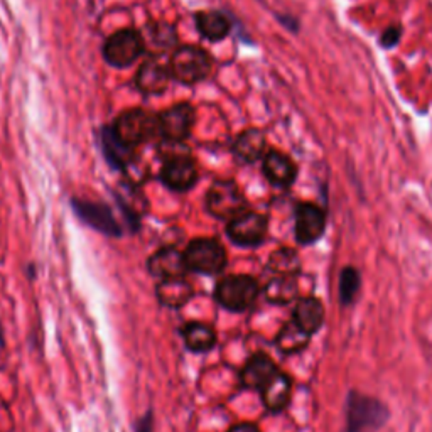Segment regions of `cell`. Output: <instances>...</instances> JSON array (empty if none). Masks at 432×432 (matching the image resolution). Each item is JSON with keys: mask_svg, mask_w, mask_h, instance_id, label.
I'll return each instance as SVG.
<instances>
[{"mask_svg": "<svg viewBox=\"0 0 432 432\" xmlns=\"http://www.w3.org/2000/svg\"><path fill=\"white\" fill-rule=\"evenodd\" d=\"M112 128L122 142L137 147L159 135L157 113L147 112L144 108L125 110L113 120Z\"/></svg>", "mask_w": 432, "mask_h": 432, "instance_id": "6da1fadb", "label": "cell"}, {"mask_svg": "<svg viewBox=\"0 0 432 432\" xmlns=\"http://www.w3.org/2000/svg\"><path fill=\"white\" fill-rule=\"evenodd\" d=\"M213 59L199 46H181L169 61L170 77L184 85H196L211 75Z\"/></svg>", "mask_w": 432, "mask_h": 432, "instance_id": "7a4b0ae2", "label": "cell"}, {"mask_svg": "<svg viewBox=\"0 0 432 432\" xmlns=\"http://www.w3.org/2000/svg\"><path fill=\"white\" fill-rule=\"evenodd\" d=\"M389 420V411L380 400L350 392L346 399V431L370 432L380 429Z\"/></svg>", "mask_w": 432, "mask_h": 432, "instance_id": "3957f363", "label": "cell"}, {"mask_svg": "<svg viewBox=\"0 0 432 432\" xmlns=\"http://www.w3.org/2000/svg\"><path fill=\"white\" fill-rule=\"evenodd\" d=\"M260 294V286L250 275H228L215 287V301L230 313L250 309Z\"/></svg>", "mask_w": 432, "mask_h": 432, "instance_id": "277c9868", "label": "cell"}, {"mask_svg": "<svg viewBox=\"0 0 432 432\" xmlns=\"http://www.w3.org/2000/svg\"><path fill=\"white\" fill-rule=\"evenodd\" d=\"M184 259L189 271L201 275H219L228 262L225 247L216 238H196L189 242Z\"/></svg>", "mask_w": 432, "mask_h": 432, "instance_id": "5b68a950", "label": "cell"}, {"mask_svg": "<svg viewBox=\"0 0 432 432\" xmlns=\"http://www.w3.org/2000/svg\"><path fill=\"white\" fill-rule=\"evenodd\" d=\"M204 206L208 213L222 222H230L248 210L244 193L233 181H216L211 184L204 198Z\"/></svg>", "mask_w": 432, "mask_h": 432, "instance_id": "8992f818", "label": "cell"}, {"mask_svg": "<svg viewBox=\"0 0 432 432\" xmlns=\"http://www.w3.org/2000/svg\"><path fill=\"white\" fill-rule=\"evenodd\" d=\"M71 210L78 216L79 222L110 238H120L124 235L122 225L113 215L112 208L104 201H92L83 198H71Z\"/></svg>", "mask_w": 432, "mask_h": 432, "instance_id": "52a82bcc", "label": "cell"}, {"mask_svg": "<svg viewBox=\"0 0 432 432\" xmlns=\"http://www.w3.org/2000/svg\"><path fill=\"white\" fill-rule=\"evenodd\" d=\"M146 51V41L137 29H120L104 44V58L113 68H128Z\"/></svg>", "mask_w": 432, "mask_h": 432, "instance_id": "ba28073f", "label": "cell"}, {"mask_svg": "<svg viewBox=\"0 0 432 432\" xmlns=\"http://www.w3.org/2000/svg\"><path fill=\"white\" fill-rule=\"evenodd\" d=\"M267 218L248 210L226 223V237L232 240V244L242 248L260 247L267 237Z\"/></svg>", "mask_w": 432, "mask_h": 432, "instance_id": "9c48e42d", "label": "cell"}, {"mask_svg": "<svg viewBox=\"0 0 432 432\" xmlns=\"http://www.w3.org/2000/svg\"><path fill=\"white\" fill-rule=\"evenodd\" d=\"M159 135L169 142L181 144L191 134L195 127L196 112L191 104H176L173 107L157 113Z\"/></svg>", "mask_w": 432, "mask_h": 432, "instance_id": "30bf717a", "label": "cell"}, {"mask_svg": "<svg viewBox=\"0 0 432 432\" xmlns=\"http://www.w3.org/2000/svg\"><path fill=\"white\" fill-rule=\"evenodd\" d=\"M159 177L170 191L186 193L198 183V168L189 155L174 154L169 155L168 161L164 162Z\"/></svg>", "mask_w": 432, "mask_h": 432, "instance_id": "8fae6325", "label": "cell"}, {"mask_svg": "<svg viewBox=\"0 0 432 432\" xmlns=\"http://www.w3.org/2000/svg\"><path fill=\"white\" fill-rule=\"evenodd\" d=\"M326 216L321 208L313 203H299L295 206V240L301 245H311L323 237Z\"/></svg>", "mask_w": 432, "mask_h": 432, "instance_id": "7c38bea8", "label": "cell"}, {"mask_svg": "<svg viewBox=\"0 0 432 432\" xmlns=\"http://www.w3.org/2000/svg\"><path fill=\"white\" fill-rule=\"evenodd\" d=\"M147 271H149V274L153 277L166 280L184 279L189 268L188 264H186L184 252L174 247H164L149 257V260H147Z\"/></svg>", "mask_w": 432, "mask_h": 432, "instance_id": "4fadbf2b", "label": "cell"}, {"mask_svg": "<svg viewBox=\"0 0 432 432\" xmlns=\"http://www.w3.org/2000/svg\"><path fill=\"white\" fill-rule=\"evenodd\" d=\"M101 150H104L105 161L108 162L110 168L122 170L125 173L135 161V147L127 146L122 142L113 132L112 125L110 127L101 128Z\"/></svg>", "mask_w": 432, "mask_h": 432, "instance_id": "5bb4252c", "label": "cell"}, {"mask_svg": "<svg viewBox=\"0 0 432 432\" xmlns=\"http://www.w3.org/2000/svg\"><path fill=\"white\" fill-rule=\"evenodd\" d=\"M170 78L173 77H170L169 66H164L161 61L153 58L147 59L139 68L135 75V86L139 92L146 95H161L168 90Z\"/></svg>", "mask_w": 432, "mask_h": 432, "instance_id": "9a60e30c", "label": "cell"}, {"mask_svg": "<svg viewBox=\"0 0 432 432\" xmlns=\"http://www.w3.org/2000/svg\"><path fill=\"white\" fill-rule=\"evenodd\" d=\"M262 170L268 183L277 186V188H289L297 176V168H295L293 159L279 150L265 153Z\"/></svg>", "mask_w": 432, "mask_h": 432, "instance_id": "2e32d148", "label": "cell"}, {"mask_svg": "<svg viewBox=\"0 0 432 432\" xmlns=\"http://www.w3.org/2000/svg\"><path fill=\"white\" fill-rule=\"evenodd\" d=\"M277 366L267 355L257 353L245 363L240 371V382L244 389L262 390V386L277 373Z\"/></svg>", "mask_w": 432, "mask_h": 432, "instance_id": "e0dca14e", "label": "cell"}, {"mask_svg": "<svg viewBox=\"0 0 432 432\" xmlns=\"http://www.w3.org/2000/svg\"><path fill=\"white\" fill-rule=\"evenodd\" d=\"M262 393V402L268 412H282L289 405L291 393H293V382L289 375L277 371L271 380L267 382L260 390Z\"/></svg>", "mask_w": 432, "mask_h": 432, "instance_id": "ac0fdd59", "label": "cell"}, {"mask_svg": "<svg viewBox=\"0 0 432 432\" xmlns=\"http://www.w3.org/2000/svg\"><path fill=\"white\" fill-rule=\"evenodd\" d=\"M155 295L164 308L181 309L191 301L195 291L186 279H166L159 280L155 286Z\"/></svg>", "mask_w": 432, "mask_h": 432, "instance_id": "d6986e66", "label": "cell"}, {"mask_svg": "<svg viewBox=\"0 0 432 432\" xmlns=\"http://www.w3.org/2000/svg\"><path fill=\"white\" fill-rule=\"evenodd\" d=\"M265 149H267V140H265L264 132L259 128H247L238 134L232 147L235 157L245 164H252L262 159Z\"/></svg>", "mask_w": 432, "mask_h": 432, "instance_id": "ffe728a7", "label": "cell"}, {"mask_svg": "<svg viewBox=\"0 0 432 432\" xmlns=\"http://www.w3.org/2000/svg\"><path fill=\"white\" fill-rule=\"evenodd\" d=\"M294 323L301 329H304L308 335L313 336L321 329L324 323V309L320 299L316 297H302L295 302L294 308Z\"/></svg>", "mask_w": 432, "mask_h": 432, "instance_id": "44dd1931", "label": "cell"}, {"mask_svg": "<svg viewBox=\"0 0 432 432\" xmlns=\"http://www.w3.org/2000/svg\"><path fill=\"white\" fill-rule=\"evenodd\" d=\"M195 22L201 36L208 41H213V43L225 39L232 31L230 19L216 10H201V12L195 14Z\"/></svg>", "mask_w": 432, "mask_h": 432, "instance_id": "7402d4cb", "label": "cell"}, {"mask_svg": "<svg viewBox=\"0 0 432 432\" xmlns=\"http://www.w3.org/2000/svg\"><path fill=\"white\" fill-rule=\"evenodd\" d=\"M181 336H183L186 348L193 353H208L216 344V331L206 323H193L184 324L181 328Z\"/></svg>", "mask_w": 432, "mask_h": 432, "instance_id": "603a6c76", "label": "cell"}, {"mask_svg": "<svg viewBox=\"0 0 432 432\" xmlns=\"http://www.w3.org/2000/svg\"><path fill=\"white\" fill-rule=\"evenodd\" d=\"M297 280L294 275H275L264 287V294L272 304H289L297 297Z\"/></svg>", "mask_w": 432, "mask_h": 432, "instance_id": "cb8c5ba5", "label": "cell"}, {"mask_svg": "<svg viewBox=\"0 0 432 432\" xmlns=\"http://www.w3.org/2000/svg\"><path fill=\"white\" fill-rule=\"evenodd\" d=\"M309 340L311 335H308L304 329L299 328L294 321H291V323L284 326L279 331V335L275 336V346H277L280 353L294 355L304 350L309 344Z\"/></svg>", "mask_w": 432, "mask_h": 432, "instance_id": "d4e9b609", "label": "cell"}, {"mask_svg": "<svg viewBox=\"0 0 432 432\" xmlns=\"http://www.w3.org/2000/svg\"><path fill=\"white\" fill-rule=\"evenodd\" d=\"M268 268L275 275H297L301 271L299 255L291 248H279L268 259Z\"/></svg>", "mask_w": 432, "mask_h": 432, "instance_id": "484cf974", "label": "cell"}, {"mask_svg": "<svg viewBox=\"0 0 432 432\" xmlns=\"http://www.w3.org/2000/svg\"><path fill=\"white\" fill-rule=\"evenodd\" d=\"M362 286V277L355 267H344L340 274V301L343 306H350L355 301Z\"/></svg>", "mask_w": 432, "mask_h": 432, "instance_id": "4316f807", "label": "cell"}, {"mask_svg": "<svg viewBox=\"0 0 432 432\" xmlns=\"http://www.w3.org/2000/svg\"><path fill=\"white\" fill-rule=\"evenodd\" d=\"M113 198H115L117 206H119L120 213H122L125 225H127L128 232L130 233H137L142 226V218H140V213L134 208V204L130 203L127 198H124V195H120L119 191H113Z\"/></svg>", "mask_w": 432, "mask_h": 432, "instance_id": "83f0119b", "label": "cell"}, {"mask_svg": "<svg viewBox=\"0 0 432 432\" xmlns=\"http://www.w3.org/2000/svg\"><path fill=\"white\" fill-rule=\"evenodd\" d=\"M150 32V39H153V44H155L157 48L168 49L170 46L176 44V31H174L173 26L168 24H155L153 28H149Z\"/></svg>", "mask_w": 432, "mask_h": 432, "instance_id": "f1b7e54d", "label": "cell"}, {"mask_svg": "<svg viewBox=\"0 0 432 432\" xmlns=\"http://www.w3.org/2000/svg\"><path fill=\"white\" fill-rule=\"evenodd\" d=\"M400 36H402V29L399 28V26H390V28H386L385 31L382 32L380 44L384 48L397 46V43L400 41Z\"/></svg>", "mask_w": 432, "mask_h": 432, "instance_id": "f546056e", "label": "cell"}, {"mask_svg": "<svg viewBox=\"0 0 432 432\" xmlns=\"http://www.w3.org/2000/svg\"><path fill=\"white\" fill-rule=\"evenodd\" d=\"M135 432H154V414L147 412L139 419L137 426H135Z\"/></svg>", "mask_w": 432, "mask_h": 432, "instance_id": "4dcf8cb0", "label": "cell"}, {"mask_svg": "<svg viewBox=\"0 0 432 432\" xmlns=\"http://www.w3.org/2000/svg\"><path fill=\"white\" fill-rule=\"evenodd\" d=\"M228 432H260V429L255 426V424L242 422V424H235V426L230 427Z\"/></svg>", "mask_w": 432, "mask_h": 432, "instance_id": "1f68e13d", "label": "cell"}, {"mask_svg": "<svg viewBox=\"0 0 432 432\" xmlns=\"http://www.w3.org/2000/svg\"><path fill=\"white\" fill-rule=\"evenodd\" d=\"M6 344V338H3V331H2V326H0V346Z\"/></svg>", "mask_w": 432, "mask_h": 432, "instance_id": "d6a6232c", "label": "cell"}]
</instances>
